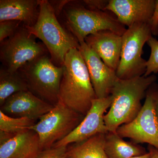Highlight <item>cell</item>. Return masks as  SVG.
<instances>
[{
  "label": "cell",
  "mask_w": 158,
  "mask_h": 158,
  "mask_svg": "<svg viewBox=\"0 0 158 158\" xmlns=\"http://www.w3.org/2000/svg\"><path fill=\"white\" fill-rule=\"evenodd\" d=\"M156 79L154 74H152L116 80L110 94L112 103L104 117L108 132H116L120 126L135 118L142 107L141 100L145 98L148 90Z\"/></svg>",
  "instance_id": "obj_1"
},
{
  "label": "cell",
  "mask_w": 158,
  "mask_h": 158,
  "mask_svg": "<svg viewBox=\"0 0 158 158\" xmlns=\"http://www.w3.org/2000/svg\"><path fill=\"white\" fill-rule=\"evenodd\" d=\"M59 101L84 116L97 98L85 60L78 49L70 50L64 61Z\"/></svg>",
  "instance_id": "obj_2"
},
{
  "label": "cell",
  "mask_w": 158,
  "mask_h": 158,
  "mask_svg": "<svg viewBox=\"0 0 158 158\" xmlns=\"http://www.w3.org/2000/svg\"><path fill=\"white\" fill-rule=\"evenodd\" d=\"M27 27L42 41L50 54L52 62L57 66H63L67 53L80 47L78 40L59 22L48 1L40 0L37 23L33 27Z\"/></svg>",
  "instance_id": "obj_3"
},
{
  "label": "cell",
  "mask_w": 158,
  "mask_h": 158,
  "mask_svg": "<svg viewBox=\"0 0 158 158\" xmlns=\"http://www.w3.org/2000/svg\"><path fill=\"white\" fill-rule=\"evenodd\" d=\"M18 71L25 80L29 91L53 106L59 102L64 67L54 64L48 54L28 62Z\"/></svg>",
  "instance_id": "obj_4"
},
{
  "label": "cell",
  "mask_w": 158,
  "mask_h": 158,
  "mask_svg": "<svg viewBox=\"0 0 158 158\" xmlns=\"http://www.w3.org/2000/svg\"><path fill=\"white\" fill-rule=\"evenodd\" d=\"M63 11L67 29L79 43L85 41L89 35L99 31L107 30L122 36L127 30L116 18L105 11L90 10L81 5L68 6V4Z\"/></svg>",
  "instance_id": "obj_5"
},
{
  "label": "cell",
  "mask_w": 158,
  "mask_h": 158,
  "mask_svg": "<svg viewBox=\"0 0 158 158\" xmlns=\"http://www.w3.org/2000/svg\"><path fill=\"white\" fill-rule=\"evenodd\" d=\"M149 24H135L127 29L122 37L121 56L116 71L118 78L126 80L144 75L146 62L141 57L143 47L152 36Z\"/></svg>",
  "instance_id": "obj_6"
},
{
  "label": "cell",
  "mask_w": 158,
  "mask_h": 158,
  "mask_svg": "<svg viewBox=\"0 0 158 158\" xmlns=\"http://www.w3.org/2000/svg\"><path fill=\"white\" fill-rule=\"evenodd\" d=\"M85 116L59 101L31 130L39 136L42 149H48L72 132Z\"/></svg>",
  "instance_id": "obj_7"
},
{
  "label": "cell",
  "mask_w": 158,
  "mask_h": 158,
  "mask_svg": "<svg viewBox=\"0 0 158 158\" xmlns=\"http://www.w3.org/2000/svg\"><path fill=\"white\" fill-rule=\"evenodd\" d=\"M36 38L22 24L12 36L1 42L0 60L3 66L14 72L28 62L47 55L48 52L45 45L37 42Z\"/></svg>",
  "instance_id": "obj_8"
},
{
  "label": "cell",
  "mask_w": 158,
  "mask_h": 158,
  "mask_svg": "<svg viewBox=\"0 0 158 158\" xmlns=\"http://www.w3.org/2000/svg\"><path fill=\"white\" fill-rule=\"evenodd\" d=\"M156 83L148 90L145 101L137 116L118 127L116 132L122 138H128L135 143H147L158 150V118L154 92Z\"/></svg>",
  "instance_id": "obj_9"
},
{
  "label": "cell",
  "mask_w": 158,
  "mask_h": 158,
  "mask_svg": "<svg viewBox=\"0 0 158 158\" xmlns=\"http://www.w3.org/2000/svg\"><path fill=\"white\" fill-rule=\"evenodd\" d=\"M112 102L111 95L94 100L90 110L79 125L52 147H67L69 144L83 142L98 134H106L108 131L105 124V113L110 108Z\"/></svg>",
  "instance_id": "obj_10"
},
{
  "label": "cell",
  "mask_w": 158,
  "mask_h": 158,
  "mask_svg": "<svg viewBox=\"0 0 158 158\" xmlns=\"http://www.w3.org/2000/svg\"><path fill=\"white\" fill-rule=\"evenodd\" d=\"M78 50L86 63L97 98L108 97L118 78L116 71L106 65L85 41L80 43Z\"/></svg>",
  "instance_id": "obj_11"
},
{
  "label": "cell",
  "mask_w": 158,
  "mask_h": 158,
  "mask_svg": "<svg viewBox=\"0 0 158 158\" xmlns=\"http://www.w3.org/2000/svg\"><path fill=\"white\" fill-rule=\"evenodd\" d=\"M54 107L27 90L9 97L1 106L0 110L11 117L28 118L35 121L48 113Z\"/></svg>",
  "instance_id": "obj_12"
},
{
  "label": "cell",
  "mask_w": 158,
  "mask_h": 158,
  "mask_svg": "<svg viewBox=\"0 0 158 158\" xmlns=\"http://www.w3.org/2000/svg\"><path fill=\"white\" fill-rule=\"evenodd\" d=\"M155 0H109L106 10L111 11L123 25L128 27L135 24H149Z\"/></svg>",
  "instance_id": "obj_13"
},
{
  "label": "cell",
  "mask_w": 158,
  "mask_h": 158,
  "mask_svg": "<svg viewBox=\"0 0 158 158\" xmlns=\"http://www.w3.org/2000/svg\"><path fill=\"white\" fill-rule=\"evenodd\" d=\"M85 41L106 65L116 71L121 56L122 36L106 30L89 35Z\"/></svg>",
  "instance_id": "obj_14"
},
{
  "label": "cell",
  "mask_w": 158,
  "mask_h": 158,
  "mask_svg": "<svg viewBox=\"0 0 158 158\" xmlns=\"http://www.w3.org/2000/svg\"><path fill=\"white\" fill-rule=\"evenodd\" d=\"M42 150L37 133L30 130L0 144V158H37Z\"/></svg>",
  "instance_id": "obj_15"
},
{
  "label": "cell",
  "mask_w": 158,
  "mask_h": 158,
  "mask_svg": "<svg viewBox=\"0 0 158 158\" xmlns=\"http://www.w3.org/2000/svg\"><path fill=\"white\" fill-rule=\"evenodd\" d=\"M40 13V0H1L0 22L7 20L21 22L25 27H33Z\"/></svg>",
  "instance_id": "obj_16"
},
{
  "label": "cell",
  "mask_w": 158,
  "mask_h": 158,
  "mask_svg": "<svg viewBox=\"0 0 158 158\" xmlns=\"http://www.w3.org/2000/svg\"><path fill=\"white\" fill-rule=\"evenodd\" d=\"M105 151L107 158H131L147 153L143 148L124 141L117 133L112 132L106 134Z\"/></svg>",
  "instance_id": "obj_17"
},
{
  "label": "cell",
  "mask_w": 158,
  "mask_h": 158,
  "mask_svg": "<svg viewBox=\"0 0 158 158\" xmlns=\"http://www.w3.org/2000/svg\"><path fill=\"white\" fill-rule=\"evenodd\" d=\"M106 134H100L68 148L70 158H107L105 151Z\"/></svg>",
  "instance_id": "obj_18"
},
{
  "label": "cell",
  "mask_w": 158,
  "mask_h": 158,
  "mask_svg": "<svg viewBox=\"0 0 158 158\" xmlns=\"http://www.w3.org/2000/svg\"><path fill=\"white\" fill-rule=\"evenodd\" d=\"M28 90L25 80L19 72H11L2 66L0 69V106L14 94Z\"/></svg>",
  "instance_id": "obj_19"
},
{
  "label": "cell",
  "mask_w": 158,
  "mask_h": 158,
  "mask_svg": "<svg viewBox=\"0 0 158 158\" xmlns=\"http://www.w3.org/2000/svg\"><path fill=\"white\" fill-rule=\"evenodd\" d=\"M35 123L30 118L11 117L0 110V131L17 135L31 130Z\"/></svg>",
  "instance_id": "obj_20"
},
{
  "label": "cell",
  "mask_w": 158,
  "mask_h": 158,
  "mask_svg": "<svg viewBox=\"0 0 158 158\" xmlns=\"http://www.w3.org/2000/svg\"><path fill=\"white\" fill-rule=\"evenodd\" d=\"M151 49L150 56L146 62V71L144 76L148 77L158 73V40L152 36L147 42Z\"/></svg>",
  "instance_id": "obj_21"
},
{
  "label": "cell",
  "mask_w": 158,
  "mask_h": 158,
  "mask_svg": "<svg viewBox=\"0 0 158 158\" xmlns=\"http://www.w3.org/2000/svg\"><path fill=\"white\" fill-rule=\"evenodd\" d=\"M22 25L16 20H7L0 22V42L11 37Z\"/></svg>",
  "instance_id": "obj_22"
},
{
  "label": "cell",
  "mask_w": 158,
  "mask_h": 158,
  "mask_svg": "<svg viewBox=\"0 0 158 158\" xmlns=\"http://www.w3.org/2000/svg\"><path fill=\"white\" fill-rule=\"evenodd\" d=\"M67 147H52L43 150L37 158H67Z\"/></svg>",
  "instance_id": "obj_23"
},
{
  "label": "cell",
  "mask_w": 158,
  "mask_h": 158,
  "mask_svg": "<svg viewBox=\"0 0 158 158\" xmlns=\"http://www.w3.org/2000/svg\"><path fill=\"white\" fill-rule=\"evenodd\" d=\"M109 1L108 0H84L82 3L88 9L95 11H106Z\"/></svg>",
  "instance_id": "obj_24"
},
{
  "label": "cell",
  "mask_w": 158,
  "mask_h": 158,
  "mask_svg": "<svg viewBox=\"0 0 158 158\" xmlns=\"http://www.w3.org/2000/svg\"><path fill=\"white\" fill-rule=\"evenodd\" d=\"M152 35H158V0H155V6L149 23Z\"/></svg>",
  "instance_id": "obj_25"
},
{
  "label": "cell",
  "mask_w": 158,
  "mask_h": 158,
  "mask_svg": "<svg viewBox=\"0 0 158 158\" xmlns=\"http://www.w3.org/2000/svg\"><path fill=\"white\" fill-rule=\"evenodd\" d=\"M71 1H48L57 17Z\"/></svg>",
  "instance_id": "obj_26"
},
{
  "label": "cell",
  "mask_w": 158,
  "mask_h": 158,
  "mask_svg": "<svg viewBox=\"0 0 158 158\" xmlns=\"http://www.w3.org/2000/svg\"><path fill=\"white\" fill-rule=\"evenodd\" d=\"M15 135L0 131V144L8 141Z\"/></svg>",
  "instance_id": "obj_27"
},
{
  "label": "cell",
  "mask_w": 158,
  "mask_h": 158,
  "mask_svg": "<svg viewBox=\"0 0 158 158\" xmlns=\"http://www.w3.org/2000/svg\"><path fill=\"white\" fill-rule=\"evenodd\" d=\"M154 99L156 113L158 118V87L157 84L156 85L154 92Z\"/></svg>",
  "instance_id": "obj_28"
},
{
  "label": "cell",
  "mask_w": 158,
  "mask_h": 158,
  "mask_svg": "<svg viewBox=\"0 0 158 158\" xmlns=\"http://www.w3.org/2000/svg\"><path fill=\"white\" fill-rule=\"evenodd\" d=\"M148 152L150 153V158H158V150L149 145Z\"/></svg>",
  "instance_id": "obj_29"
},
{
  "label": "cell",
  "mask_w": 158,
  "mask_h": 158,
  "mask_svg": "<svg viewBox=\"0 0 158 158\" xmlns=\"http://www.w3.org/2000/svg\"><path fill=\"white\" fill-rule=\"evenodd\" d=\"M131 158H150V153L148 152L141 155L135 156Z\"/></svg>",
  "instance_id": "obj_30"
},
{
  "label": "cell",
  "mask_w": 158,
  "mask_h": 158,
  "mask_svg": "<svg viewBox=\"0 0 158 158\" xmlns=\"http://www.w3.org/2000/svg\"><path fill=\"white\" fill-rule=\"evenodd\" d=\"M67 158H70L68 156V157H67Z\"/></svg>",
  "instance_id": "obj_31"
}]
</instances>
